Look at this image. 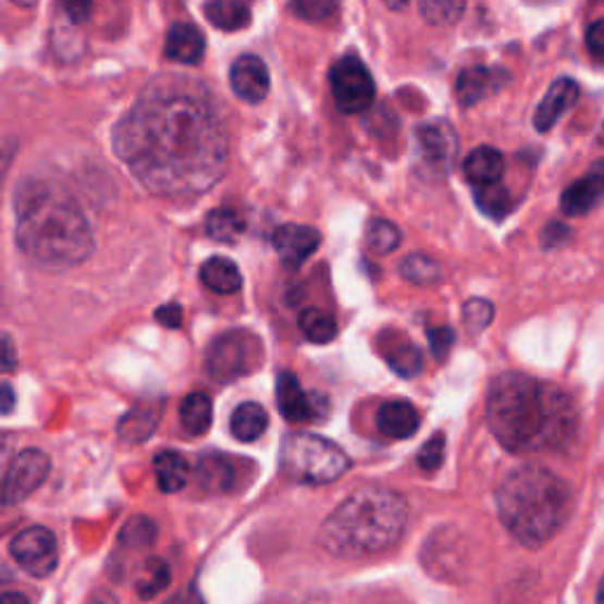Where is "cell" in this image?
<instances>
[{
    "mask_svg": "<svg viewBox=\"0 0 604 604\" xmlns=\"http://www.w3.org/2000/svg\"><path fill=\"white\" fill-rule=\"evenodd\" d=\"M111 145L139 185L163 199H196L227 168V133L206 95L165 83L139 95Z\"/></svg>",
    "mask_w": 604,
    "mask_h": 604,
    "instance_id": "6da1fadb",
    "label": "cell"
},
{
    "mask_svg": "<svg viewBox=\"0 0 604 604\" xmlns=\"http://www.w3.org/2000/svg\"><path fill=\"white\" fill-rule=\"evenodd\" d=\"M486 420L494 437L513 454L559 448L576 430V411L565 392L525 373H503L491 383Z\"/></svg>",
    "mask_w": 604,
    "mask_h": 604,
    "instance_id": "7a4b0ae2",
    "label": "cell"
},
{
    "mask_svg": "<svg viewBox=\"0 0 604 604\" xmlns=\"http://www.w3.org/2000/svg\"><path fill=\"white\" fill-rule=\"evenodd\" d=\"M17 246L46 270H69L95 250L88 218L72 196L44 180H26L15 194Z\"/></svg>",
    "mask_w": 604,
    "mask_h": 604,
    "instance_id": "3957f363",
    "label": "cell"
},
{
    "mask_svg": "<svg viewBox=\"0 0 604 604\" xmlns=\"http://www.w3.org/2000/svg\"><path fill=\"white\" fill-rule=\"evenodd\" d=\"M409 522V503L385 486H363L338 505L319 529V541L335 557L381 555L397 545Z\"/></svg>",
    "mask_w": 604,
    "mask_h": 604,
    "instance_id": "277c9868",
    "label": "cell"
},
{
    "mask_svg": "<svg viewBox=\"0 0 604 604\" xmlns=\"http://www.w3.org/2000/svg\"><path fill=\"white\" fill-rule=\"evenodd\" d=\"M498 515L513 537L529 547L551 541L571 513L565 480L541 466H522L498 486Z\"/></svg>",
    "mask_w": 604,
    "mask_h": 604,
    "instance_id": "5b68a950",
    "label": "cell"
},
{
    "mask_svg": "<svg viewBox=\"0 0 604 604\" xmlns=\"http://www.w3.org/2000/svg\"><path fill=\"white\" fill-rule=\"evenodd\" d=\"M281 470L303 484H331L349 470V458L319 434L293 432L281 446Z\"/></svg>",
    "mask_w": 604,
    "mask_h": 604,
    "instance_id": "8992f818",
    "label": "cell"
},
{
    "mask_svg": "<svg viewBox=\"0 0 604 604\" xmlns=\"http://www.w3.org/2000/svg\"><path fill=\"white\" fill-rule=\"evenodd\" d=\"M262 361V343L248 331H227L208 345L206 369L220 383H232Z\"/></svg>",
    "mask_w": 604,
    "mask_h": 604,
    "instance_id": "52a82bcc",
    "label": "cell"
},
{
    "mask_svg": "<svg viewBox=\"0 0 604 604\" xmlns=\"http://www.w3.org/2000/svg\"><path fill=\"white\" fill-rule=\"evenodd\" d=\"M331 88L335 104L347 116L363 114L375 100V83L369 66L353 54L333 64Z\"/></svg>",
    "mask_w": 604,
    "mask_h": 604,
    "instance_id": "ba28073f",
    "label": "cell"
},
{
    "mask_svg": "<svg viewBox=\"0 0 604 604\" xmlns=\"http://www.w3.org/2000/svg\"><path fill=\"white\" fill-rule=\"evenodd\" d=\"M10 555L34 579H48L60 562L58 539L48 527H26L12 537Z\"/></svg>",
    "mask_w": 604,
    "mask_h": 604,
    "instance_id": "9c48e42d",
    "label": "cell"
},
{
    "mask_svg": "<svg viewBox=\"0 0 604 604\" xmlns=\"http://www.w3.org/2000/svg\"><path fill=\"white\" fill-rule=\"evenodd\" d=\"M50 474V458L40 448H24L5 470L3 501L15 505L29 498L38 486H44Z\"/></svg>",
    "mask_w": 604,
    "mask_h": 604,
    "instance_id": "30bf717a",
    "label": "cell"
},
{
    "mask_svg": "<svg viewBox=\"0 0 604 604\" xmlns=\"http://www.w3.org/2000/svg\"><path fill=\"white\" fill-rule=\"evenodd\" d=\"M418 143H420V149H423L426 161L434 168V171L446 173L456 161L458 135L454 131V125L444 119H434L426 125H420Z\"/></svg>",
    "mask_w": 604,
    "mask_h": 604,
    "instance_id": "8fae6325",
    "label": "cell"
},
{
    "mask_svg": "<svg viewBox=\"0 0 604 604\" xmlns=\"http://www.w3.org/2000/svg\"><path fill=\"white\" fill-rule=\"evenodd\" d=\"M230 83L232 90L248 104H258L262 102L267 93H270V69L267 64L256 58V54H242L230 72Z\"/></svg>",
    "mask_w": 604,
    "mask_h": 604,
    "instance_id": "7c38bea8",
    "label": "cell"
},
{
    "mask_svg": "<svg viewBox=\"0 0 604 604\" xmlns=\"http://www.w3.org/2000/svg\"><path fill=\"white\" fill-rule=\"evenodd\" d=\"M604 201V159L590 165V171L571 182V185L562 194V210L571 218L588 215L590 210Z\"/></svg>",
    "mask_w": 604,
    "mask_h": 604,
    "instance_id": "4fadbf2b",
    "label": "cell"
},
{
    "mask_svg": "<svg viewBox=\"0 0 604 604\" xmlns=\"http://www.w3.org/2000/svg\"><path fill=\"white\" fill-rule=\"evenodd\" d=\"M272 244L281 262H284L288 270H298V267L319 248L321 234L315 227H307V224H284V227L274 232Z\"/></svg>",
    "mask_w": 604,
    "mask_h": 604,
    "instance_id": "5bb4252c",
    "label": "cell"
},
{
    "mask_svg": "<svg viewBox=\"0 0 604 604\" xmlns=\"http://www.w3.org/2000/svg\"><path fill=\"white\" fill-rule=\"evenodd\" d=\"M276 404L288 423H310L319 416L315 397L307 395L295 373L284 371L276 378Z\"/></svg>",
    "mask_w": 604,
    "mask_h": 604,
    "instance_id": "9a60e30c",
    "label": "cell"
},
{
    "mask_svg": "<svg viewBox=\"0 0 604 604\" xmlns=\"http://www.w3.org/2000/svg\"><path fill=\"white\" fill-rule=\"evenodd\" d=\"M579 100V86L571 78H557L551 88H547L541 104L533 114V128L539 133H551L555 123L567 114V111Z\"/></svg>",
    "mask_w": 604,
    "mask_h": 604,
    "instance_id": "2e32d148",
    "label": "cell"
},
{
    "mask_svg": "<svg viewBox=\"0 0 604 604\" xmlns=\"http://www.w3.org/2000/svg\"><path fill=\"white\" fill-rule=\"evenodd\" d=\"M508 81V72L494 66H470L463 69L456 81V97L463 107H472L482 102L484 97L496 93Z\"/></svg>",
    "mask_w": 604,
    "mask_h": 604,
    "instance_id": "e0dca14e",
    "label": "cell"
},
{
    "mask_svg": "<svg viewBox=\"0 0 604 604\" xmlns=\"http://www.w3.org/2000/svg\"><path fill=\"white\" fill-rule=\"evenodd\" d=\"M420 416L416 406L406 399L385 402L375 414V428L387 440H409L418 432Z\"/></svg>",
    "mask_w": 604,
    "mask_h": 604,
    "instance_id": "ac0fdd59",
    "label": "cell"
},
{
    "mask_svg": "<svg viewBox=\"0 0 604 604\" xmlns=\"http://www.w3.org/2000/svg\"><path fill=\"white\" fill-rule=\"evenodd\" d=\"M206 54V38L192 22H175L165 38V58L177 64H199Z\"/></svg>",
    "mask_w": 604,
    "mask_h": 604,
    "instance_id": "d6986e66",
    "label": "cell"
},
{
    "mask_svg": "<svg viewBox=\"0 0 604 604\" xmlns=\"http://www.w3.org/2000/svg\"><path fill=\"white\" fill-rule=\"evenodd\" d=\"M378 347H381V355L385 357L392 371L404 378H411L423 369V355H420V349L399 331L383 333L381 338H378Z\"/></svg>",
    "mask_w": 604,
    "mask_h": 604,
    "instance_id": "ffe728a7",
    "label": "cell"
},
{
    "mask_svg": "<svg viewBox=\"0 0 604 604\" xmlns=\"http://www.w3.org/2000/svg\"><path fill=\"white\" fill-rule=\"evenodd\" d=\"M503 171H505V159L494 147H477L468 153L466 161H463V173H466V177L474 187L496 185V182H501L503 177Z\"/></svg>",
    "mask_w": 604,
    "mask_h": 604,
    "instance_id": "44dd1931",
    "label": "cell"
},
{
    "mask_svg": "<svg viewBox=\"0 0 604 604\" xmlns=\"http://www.w3.org/2000/svg\"><path fill=\"white\" fill-rule=\"evenodd\" d=\"M196 477L208 494H224L236 482V468L232 458L222 454H204L196 466Z\"/></svg>",
    "mask_w": 604,
    "mask_h": 604,
    "instance_id": "7402d4cb",
    "label": "cell"
},
{
    "mask_svg": "<svg viewBox=\"0 0 604 604\" xmlns=\"http://www.w3.org/2000/svg\"><path fill=\"white\" fill-rule=\"evenodd\" d=\"M153 474H157L159 489L165 494H177V491L189 484V460L173 448H165L153 456Z\"/></svg>",
    "mask_w": 604,
    "mask_h": 604,
    "instance_id": "603a6c76",
    "label": "cell"
},
{
    "mask_svg": "<svg viewBox=\"0 0 604 604\" xmlns=\"http://www.w3.org/2000/svg\"><path fill=\"white\" fill-rule=\"evenodd\" d=\"M201 281L204 286L220 295H232L236 291H242L244 276L238 272V267L234 260L215 256L201 264Z\"/></svg>",
    "mask_w": 604,
    "mask_h": 604,
    "instance_id": "cb8c5ba5",
    "label": "cell"
},
{
    "mask_svg": "<svg viewBox=\"0 0 604 604\" xmlns=\"http://www.w3.org/2000/svg\"><path fill=\"white\" fill-rule=\"evenodd\" d=\"M267 423H270V416H267L264 406H260L258 402H246V404H238L234 409L230 430L238 442L250 444L262 437Z\"/></svg>",
    "mask_w": 604,
    "mask_h": 604,
    "instance_id": "d4e9b609",
    "label": "cell"
},
{
    "mask_svg": "<svg viewBox=\"0 0 604 604\" xmlns=\"http://www.w3.org/2000/svg\"><path fill=\"white\" fill-rule=\"evenodd\" d=\"M159 416H161V404H151V402L139 404L123 416L119 434L125 442H133V444L145 442L149 434H153V430H157Z\"/></svg>",
    "mask_w": 604,
    "mask_h": 604,
    "instance_id": "484cf974",
    "label": "cell"
},
{
    "mask_svg": "<svg viewBox=\"0 0 604 604\" xmlns=\"http://www.w3.org/2000/svg\"><path fill=\"white\" fill-rule=\"evenodd\" d=\"M206 17L220 32H238L250 22V8L244 0H208Z\"/></svg>",
    "mask_w": 604,
    "mask_h": 604,
    "instance_id": "4316f807",
    "label": "cell"
},
{
    "mask_svg": "<svg viewBox=\"0 0 604 604\" xmlns=\"http://www.w3.org/2000/svg\"><path fill=\"white\" fill-rule=\"evenodd\" d=\"M180 420L182 428H185L194 437L206 434L210 423H213V402L204 392H192L180 406Z\"/></svg>",
    "mask_w": 604,
    "mask_h": 604,
    "instance_id": "83f0119b",
    "label": "cell"
},
{
    "mask_svg": "<svg viewBox=\"0 0 604 604\" xmlns=\"http://www.w3.org/2000/svg\"><path fill=\"white\" fill-rule=\"evenodd\" d=\"M298 326L305 338L315 345H326L335 338V335H338V324H335V319L329 312L319 310V307H307V310H303Z\"/></svg>",
    "mask_w": 604,
    "mask_h": 604,
    "instance_id": "f1b7e54d",
    "label": "cell"
},
{
    "mask_svg": "<svg viewBox=\"0 0 604 604\" xmlns=\"http://www.w3.org/2000/svg\"><path fill=\"white\" fill-rule=\"evenodd\" d=\"M168 583H171V567H168L161 557H149L143 565V569L137 571L135 590L139 597L149 600L163 593Z\"/></svg>",
    "mask_w": 604,
    "mask_h": 604,
    "instance_id": "f546056e",
    "label": "cell"
},
{
    "mask_svg": "<svg viewBox=\"0 0 604 604\" xmlns=\"http://www.w3.org/2000/svg\"><path fill=\"white\" fill-rule=\"evenodd\" d=\"M244 230L246 222L234 208H215L210 210L206 218V232L210 238H215V242H236Z\"/></svg>",
    "mask_w": 604,
    "mask_h": 604,
    "instance_id": "4dcf8cb0",
    "label": "cell"
},
{
    "mask_svg": "<svg viewBox=\"0 0 604 604\" xmlns=\"http://www.w3.org/2000/svg\"><path fill=\"white\" fill-rule=\"evenodd\" d=\"M420 15L432 26H454L463 12H466L468 0H418Z\"/></svg>",
    "mask_w": 604,
    "mask_h": 604,
    "instance_id": "1f68e13d",
    "label": "cell"
},
{
    "mask_svg": "<svg viewBox=\"0 0 604 604\" xmlns=\"http://www.w3.org/2000/svg\"><path fill=\"white\" fill-rule=\"evenodd\" d=\"M399 272L406 281H411V284H418V286H430L442 276L440 262L432 260L430 256H423V252H411V256H406L399 264Z\"/></svg>",
    "mask_w": 604,
    "mask_h": 604,
    "instance_id": "d6a6232c",
    "label": "cell"
},
{
    "mask_svg": "<svg viewBox=\"0 0 604 604\" xmlns=\"http://www.w3.org/2000/svg\"><path fill=\"white\" fill-rule=\"evenodd\" d=\"M402 244V232L390 220H373L367 230V246L375 256H387Z\"/></svg>",
    "mask_w": 604,
    "mask_h": 604,
    "instance_id": "836d02e7",
    "label": "cell"
},
{
    "mask_svg": "<svg viewBox=\"0 0 604 604\" xmlns=\"http://www.w3.org/2000/svg\"><path fill=\"white\" fill-rule=\"evenodd\" d=\"M474 201L480 206L482 213H486L489 218L501 220L510 213V194L505 187H501L498 182L496 185H484V187H477L474 192Z\"/></svg>",
    "mask_w": 604,
    "mask_h": 604,
    "instance_id": "e575fe53",
    "label": "cell"
},
{
    "mask_svg": "<svg viewBox=\"0 0 604 604\" xmlns=\"http://www.w3.org/2000/svg\"><path fill=\"white\" fill-rule=\"evenodd\" d=\"M157 537V527L147 517H135L121 531V543L128 547H147L153 543Z\"/></svg>",
    "mask_w": 604,
    "mask_h": 604,
    "instance_id": "d590c367",
    "label": "cell"
},
{
    "mask_svg": "<svg viewBox=\"0 0 604 604\" xmlns=\"http://www.w3.org/2000/svg\"><path fill=\"white\" fill-rule=\"evenodd\" d=\"M463 321L472 333L484 331L494 321V305L484 298H472L463 307Z\"/></svg>",
    "mask_w": 604,
    "mask_h": 604,
    "instance_id": "8d00e7d4",
    "label": "cell"
},
{
    "mask_svg": "<svg viewBox=\"0 0 604 604\" xmlns=\"http://www.w3.org/2000/svg\"><path fill=\"white\" fill-rule=\"evenodd\" d=\"M341 0H293V8L307 22H324L335 15Z\"/></svg>",
    "mask_w": 604,
    "mask_h": 604,
    "instance_id": "74e56055",
    "label": "cell"
},
{
    "mask_svg": "<svg viewBox=\"0 0 604 604\" xmlns=\"http://www.w3.org/2000/svg\"><path fill=\"white\" fill-rule=\"evenodd\" d=\"M444 434H434V437H430L423 448L418 452V466L423 468L426 472H434V470H440L442 468V463H444Z\"/></svg>",
    "mask_w": 604,
    "mask_h": 604,
    "instance_id": "f35d334b",
    "label": "cell"
},
{
    "mask_svg": "<svg viewBox=\"0 0 604 604\" xmlns=\"http://www.w3.org/2000/svg\"><path fill=\"white\" fill-rule=\"evenodd\" d=\"M428 338H430L432 355L437 357V359H444L448 349H452V345H454V341H456V335H454L452 329L442 326V329H432V331L428 333Z\"/></svg>",
    "mask_w": 604,
    "mask_h": 604,
    "instance_id": "ab89813d",
    "label": "cell"
},
{
    "mask_svg": "<svg viewBox=\"0 0 604 604\" xmlns=\"http://www.w3.org/2000/svg\"><path fill=\"white\" fill-rule=\"evenodd\" d=\"M585 48L595 60H604V20L590 24L585 34Z\"/></svg>",
    "mask_w": 604,
    "mask_h": 604,
    "instance_id": "60d3db41",
    "label": "cell"
},
{
    "mask_svg": "<svg viewBox=\"0 0 604 604\" xmlns=\"http://www.w3.org/2000/svg\"><path fill=\"white\" fill-rule=\"evenodd\" d=\"M62 5L66 10V15L72 22L81 24L90 17L93 12V0H62Z\"/></svg>",
    "mask_w": 604,
    "mask_h": 604,
    "instance_id": "b9f144b4",
    "label": "cell"
},
{
    "mask_svg": "<svg viewBox=\"0 0 604 604\" xmlns=\"http://www.w3.org/2000/svg\"><path fill=\"white\" fill-rule=\"evenodd\" d=\"M157 321L165 329H180L182 326V307L177 303H168L157 310Z\"/></svg>",
    "mask_w": 604,
    "mask_h": 604,
    "instance_id": "7bdbcfd3",
    "label": "cell"
},
{
    "mask_svg": "<svg viewBox=\"0 0 604 604\" xmlns=\"http://www.w3.org/2000/svg\"><path fill=\"white\" fill-rule=\"evenodd\" d=\"M567 238H569V230L565 227V224H559V222H551L545 227V232H543V244L547 248L559 246L562 242H567Z\"/></svg>",
    "mask_w": 604,
    "mask_h": 604,
    "instance_id": "ee69618b",
    "label": "cell"
},
{
    "mask_svg": "<svg viewBox=\"0 0 604 604\" xmlns=\"http://www.w3.org/2000/svg\"><path fill=\"white\" fill-rule=\"evenodd\" d=\"M3 367L10 371L15 367V347H12V338L5 333L3 335Z\"/></svg>",
    "mask_w": 604,
    "mask_h": 604,
    "instance_id": "f6af8a7d",
    "label": "cell"
},
{
    "mask_svg": "<svg viewBox=\"0 0 604 604\" xmlns=\"http://www.w3.org/2000/svg\"><path fill=\"white\" fill-rule=\"evenodd\" d=\"M173 604H206V602H204V597L192 588V590H185V593H182V595H177V597L173 600Z\"/></svg>",
    "mask_w": 604,
    "mask_h": 604,
    "instance_id": "bcb514c9",
    "label": "cell"
},
{
    "mask_svg": "<svg viewBox=\"0 0 604 604\" xmlns=\"http://www.w3.org/2000/svg\"><path fill=\"white\" fill-rule=\"evenodd\" d=\"M0 392H3V414H10L12 411V406H15V395H12V387L8 383L0 385Z\"/></svg>",
    "mask_w": 604,
    "mask_h": 604,
    "instance_id": "7dc6e473",
    "label": "cell"
},
{
    "mask_svg": "<svg viewBox=\"0 0 604 604\" xmlns=\"http://www.w3.org/2000/svg\"><path fill=\"white\" fill-rule=\"evenodd\" d=\"M0 604H29V600H26V595L15 593V590H10V593H5L3 600H0Z\"/></svg>",
    "mask_w": 604,
    "mask_h": 604,
    "instance_id": "c3c4849f",
    "label": "cell"
},
{
    "mask_svg": "<svg viewBox=\"0 0 604 604\" xmlns=\"http://www.w3.org/2000/svg\"><path fill=\"white\" fill-rule=\"evenodd\" d=\"M383 5L390 8V10H395V12H402L409 8V0H383Z\"/></svg>",
    "mask_w": 604,
    "mask_h": 604,
    "instance_id": "681fc988",
    "label": "cell"
},
{
    "mask_svg": "<svg viewBox=\"0 0 604 604\" xmlns=\"http://www.w3.org/2000/svg\"><path fill=\"white\" fill-rule=\"evenodd\" d=\"M90 604H116V600L111 597V595H107V593H100V595H95L90 600Z\"/></svg>",
    "mask_w": 604,
    "mask_h": 604,
    "instance_id": "f907efd6",
    "label": "cell"
},
{
    "mask_svg": "<svg viewBox=\"0 0 604 604\" xmlns=\"http://www.w3.org/2000/svg\"><path fill=\"white\" fill-rule=\"evenodd\" d=\"M12 3L15 5H20V8H34L38 0H12Z\"/></svg>",
    "mask_w": 604,
    "mask_h": 604,
    "instance_id": "816d5d0a",
    "label": "cell"
},
{
    "mask_svg": "<svg viewBox=\"0 0 604 604\" xmlns=\"http://www.w3.org/2000/svg\"><path fill=\"white\" fill-rule=\"evenodd\" d=\"M597 604H604V576H602V581L597 585Z\"/></svg>",
    "mask_w": 604,
    "mask_h": 604,
    "instance_id": "f5cc1de1",
    "label": "cell"
},
{
    "mask_svg": "<svg viewBox=\"0 0 604 604\" xmlns=\"http://www.w3.org/2000/svg\"><path fill=\"white\" fill-rule=\"evenodd\" d=\"M600 145L604 147V125H602V131H600Z\"/></svg>",
    "mask_w": 604,
    "mask_h": 604,
    "instance_id": "db71d44e",
    "label": "cell"
}]
</instances>
